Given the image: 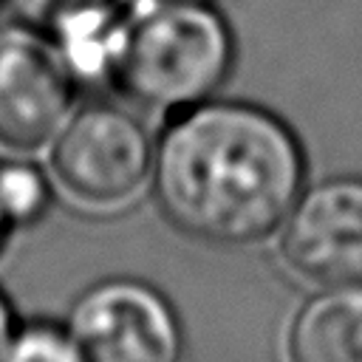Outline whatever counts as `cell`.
I'll return each mask as SVG.
<instances>
[{
  "mask_svg": "<svg viewBox=\"0 0 362 362\" xmlns=\"http://www.w3.org/2000/svg\"><path fill=\"white\" fill-rule=\"evenodd\" d=\"M288 362H362V286H322L286 334Z\"/></svg>",
  "mask_w": 362,
  "mask_h": 362,
  "instance_id": "7",
  "label": "cell"
},
{
  "mask_svg": "<svg viewBox=\"0 0 362 362\" xmlns=\"http://www.w3.org/2000/svg\"><path fill=\"white\" fill-rule=\"evenodd\" d=\"M51 204V187L42 173L25 161L0 164V206L11 223H34Z\"/></svg>",
  "mask_w": 362,
  "mask_h": 362,
  "instance_id": "9",
  "label": "cell"
},
{
  "mask_svg": "<svg viewBox=\"0 0 362 362\" xmlns=\"http://www.w3.org/2000/svg\"><path fill=\"white\" fill-rule=\"evenodd\" d=\"M82 362H181L184 331L170 300L130 277L102 280L71 308Z\"/></svg>",
  "mask_w": 362,
  "mask_h": 362,
  "instance_id": "4",
  "label": "cell"
},
{
  "mask_svg": "<svg viewBox=\"0 0 362 362\" xmlns=\"http://www.w3.org/2000/svg\"><path fill=\"white\" fill-rule=\"evenodd\" d=\"M74 105L65 51L37 28L0 31V147L34 153L59 133Z\"/></svg>",
  "mask_w": 362,
  "mask_h": 362,
  "instance_id": "5",
  "label": "cell"
},
{
  "mask_svg": "<svg viewBox=\"0 0 362 362\" xmlns=\"http://www.w3.org/2000/svg\"><path fill=\"white\" fill-rule=\"evenodd\" d=\"M14 311H11V305H8V300H6V294L0 291V356H3V351H6V345H8V339H11V334H14Z\"/></svg>",
  "mask_w": 362,
  "mask_h": 362,
  "instance_id": "11",
  "label": "cell"
},
{
  "mask_svg": "<svg viewBox=\"0 0 362 362\" xmlns=\"http://www.w3.org/2000/svg\"><path fill=\"white\" fill-rule=\"evenodd\" d=\"M305 156L291 127L249 102H198L161 133L153 189L184 235L246 246L283 226L303 192Z\"/></svg>",
  "mask_w": 362,
  "mask_h": 362,
  "instance_id": "1",
  "label": "cell"
},
{
  "mask_svg": "<svg viewBox=\"0 0 362 362\" xmlns=\"http://www.w3.org/2000/svg\"><path fill=\"white\" fill-rule=\"evenodd\" d=\"M37 31L48 34L71 62L105 68L107 45L124 20L130 0H8Z\"/></svg>",
  "mask_w": 362,
  "mask_h": 362,
  "instance_id": "8",
  "label": "cell"
},
{
  "mask_svg": "<svg viewBox=\"0 0 362 362\" xmlns=\"http://www.w3.org/2000/svg\"><path fill=\"white\" fill-rule=\"evenodd\" d=\"M235 42L223 17L201 0H153L116 25L107 74L136 105L184 110L226 79Z\"/></svg>",
  "mask_w": 362,
  "mask_h": 362,
  "instance_id": "2",
  "label": "cell"
},
{
  "mask_svg": "<svg viewBox=\"0 0 362 362\" xmlns=\"http://www.w3.org/2000/svg\"><path fill=\"white\" fill-rule=\"evenodd\" d=\"M286 266L317 286H362V178L339 175L300 192L283 221Z\"/></svg>",
  "mask_w": 362,
  "mask_h": 362,
  "instance_id": "6",
  "label": "cell"
},
{
  "mask_svg": "<svg viewBox=\"0 0 362 362\" xmlns=\"http://www.w3.org/2000/svg\"><path fill=\"white\" fill-rule=\"evenodd\" d=\"M8 226H11V221H8V215H6V212H3V206H0V246H3V240H6Z\"/></svg>",
  "mask_w": 362,
  "mask_h": 362,
  "instance_id": "12",
  "label": "cell"
},
{
  "mask_svg": "<svg viewBox=\"0 0 362 362\" xmlns=\"http://www.w3.org/2000/svg\"><path fill=\"white\" fill-rule=\"evenodd\" d=\"M0 362H82L68 325L31 322L14 328Z\"/></svg>",
  "mask_w": 362,
  "mask_h": 362,
  "instance_id": "10",
  "label": "cell"
},
{
  "mask_svg": "<svg viewBox=\"0 0 362 362\" xmlns=\"http://www.w3.org/2000/svg\"><path fill=\"white\" fill-rule=\"evenodd\" d=\"M153 141L144 124L107 102L71 113L51 147L59 187L88 206L130 201L153 173Z\"/></svg>",
  "mask_w": 362,
  "mask_h": 362,
  "instance_id": "3",
  "label": "cell"
},
{
  "mask_svg": "<svg viewBox=\"0 0 362 362\" xmlns=\"http://www.w3.org/2000/svg\"><path fill=\"white\" fill-rule=\"evenodd\" d=\"M201 3H209V0H201Z\"/></svg>",
  "mask_w": 362,
  "mask_h": 362,
  "instance_id": "13",
  "label": "cell"
}]
</instances>
